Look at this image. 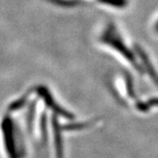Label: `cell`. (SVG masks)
I'll use <instances>...</instances> for the list:
<instances>
[{
    "mask_svg": "<svg viewBox=\"0 0 158 158\" xmlns=\"http://www.w3.org/2000/svg\"><path fill=\"white\" fill-rule=\"evenodd\" d=\"M0 129L7 157L24 158V145L20 133L15 121L11 118V115L6 114V117L2 118Z\"/></svg>",
    "mask_w": 158,
    "mask_h": 158,
    "instance_id": "6da1fadb",
    "label": "cell"
}]
</instances>
